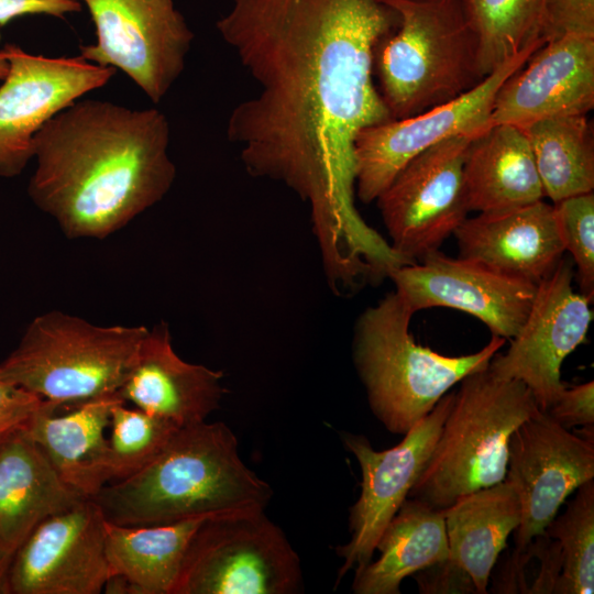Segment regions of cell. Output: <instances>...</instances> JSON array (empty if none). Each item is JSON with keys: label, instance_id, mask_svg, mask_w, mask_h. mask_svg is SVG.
Listing matches in <instances>:
<instances>
[{"label": "cell", "instance_id": "1", "mask_svg": "<svg viewBox=\"0 0 594 594\" xmlns=\"http://www.w3.org/2000/svg\"><path fill=\"white\" fill-rule=\"evenodd\" d=\"M397 23L378 0H232L216 23L258 87L231 111L228 140L250 175L284 184L309 206L328 275L387 251L354 204V140L392 120L374 84V52Z\"/></svg>", "mask_w": 594, "mask_h": 594}, {"label": "cell", "instance_id": "2", "mask_svg": "<svg viewBox=\"0 0 594 594\" xmlns=\"http://www.w3.org/2000/svg\"><path fill=\"white\" fill-rule=\"evenodd\" d=\"M169 124L155 108L78 99L34 140L33 204L70 239H103L161 201L176 167Z\"/></svg>", "mask_w": 594, "mask_h": 594}, {"label": "cell", "instance_id": "3", "mask_svg": "<svg viewBox=\"0 0 594 594\" xmlns=\"http://www.w3.org/2000/svg\"><path fill=\"white\" fill-rule=\"evenodd\" d=\"M272 494L242 461L232 430L202 421L177 429L143 469L90 498L112 524L152 526L264 510Z\"/></svg>", "mask_w": 594, "mask_h": 594}, {"label": "cell", "instance_id": "4", "mask_svg": "<svg viewBox=\"0 0 594 594\" xmlns=\"http://www.w3.org/2000/svg\"><path fill=\"white\" fill-rule=\"evenodd\" d=\"M414 314L395 290L366 308L354 330L353 359L370 407L396 435H405L466 375L486 369L506 342L492 334L475 353L443 355L415 342Z\"/></svg>", "mask_w": 594, "mask_h": 594}, {"label": "cell", "instance_id": "5", "mask_svg": "<svg viewBox=\"0 0 594 594\" xmlns=\"http://www.w3.org/2000/svg\"><path fill=\"white\" fill-rule=\"evenodd\" d=\"M398 23L374 52L378 92L394 120L449 102L484 78L461 0H378Z\"/></svg>", "mask_w": 594, "mask_h": 594}, {"label": "cell", "instance_id": "6", "mask_svg": "<svg viewBox=\"0 0 594 594\" xmlns=\"http://www.w3.org/2000/svg\"><path fill=\"white\" fill-rule=\"evenodd\" d=\"M459 384L433 450L407 497L439 510L503 482L512 433L540 411L522 382L499 377L488 366Z\"/></svg>", "mask_w": 594, "mask_h": 594}, {"label": "cell", "instance_id": "7", "mask_svg": "<svg viewBox=\"0 0 594 594\" xmlns=\"http://www.w3.org/2000/svg\"><path fill=\"white\" fill-rule=\"evenodd\" d=\"M148 328L98 326L52 310L35 317L0 363L11 383L62 407L118 394Z\"/></svg>", "mask_w": 594, "mask_h": 594}, {"label": "cell", "instance_id": "8", "mask_svg": "<svg viewBox=\"0 0 594 594\" xmlns=\"http://www.w3.org/2000/svg\"><path fill=\"white\" fill-rule=\"evenodd\" d=\"M300 560L264 510L204 520L185 553L173 594H292Z\"/></svg>", "mask_w": 594, "mask_h": 594}, {"label": "cell", "instance_id": "9", "mask_svg": "<svg viewBox=\"0 0 594 594\" xmlns=\"http://www.w3.org/2000/svg\"><path fill=\"white\" fill-rule=\"evenodd\" d=\"M546 41L539 38L458 98L409 118L366 127L354 140L355 193L377 199L416 155L455 135L476 136L491 125L497 90Z\"/></svg>", "mask_w": 594, "mask_h": 594}, {"label": "cell", "instance_id": "10", "mask_svg": "<svg viewBox=\"0 0 594 594\" xmlns=\"http://www.w3.org/2000/svg\"><path fill=\"white\" fill-rule=\"evenodd\" d=\"M96 43L80 56L124 73L153 102H160L182 75L194 41L173 0H82Z\"/></svg>", "mask_w": 594, "mask_h": 594}, {"label": "cell", "instance_id": "11", "mask_svg": "<svg viewBox=\"0 0 594 594\" xmlns=\"http://www.w3.org/2000/svg\"><path fill=\"white\" fill-rule=\"evenodd\" d=\"M472 138L455 135L419 153L377 197L389 244L408 262L439 251L468 218L463 163Z\"/></svg>", "mask_w": 594, "mask_h": 594}, {"label": "cell", "instance_id": "12", "mask_svg": "<svg viewBox=\"0 0 594 594\" xmlns=\"http://www.w3.org/2000/svg\"><path fill=\"white\" fill-rule=\"evenodd\" d=\"M9 72L0 86V177L20 175L34 156V140L59 111L116 74L82 56L46 57L15 44L2 48Z\"/></svg>", "mask_w": 594, "mask_h": 594}, {"label": "cell", "instance_id": "13", "mask_svg": "<svg viewBox=\"0 0 594 594\" xmlns=\"http://www.w3.org/2000/svg\"><path fill=\"white\" fill-rule=\"evenodd\" d=\"M453 397L454 392L441 397L391 449L376 451L362 435H342L345 448L360 464L362 482L360 497L350 510V541L337 550L343 559L337 582L349 570L358 571L372 561L383 531L408 497L433 450Z\"/></svg>", "mask_w": 594, "mask_h": 594}, {"label": "cell", "instance_id": "14", "mask_svg": "<svg viewBox=\"0 0 594 594\" xmlns=\"http://www.w3.org/2000/svg\"><path fill=\"white\" fill-rule=\"evenodd\" d=\"M573 271L563 257L537 285L529 314L504 354L488 369L503 378L522 382L544 413L565 385L561 365L585 339L593 312L591 300L573 289Z\"/></svg>", "mask_w": 594, "mask_h": 594}, {"label": "cell", "instance_id": "15", "mask_svg": "<svg viewBox=\"0 0 594 594\" xmlns=\"http://www.w3.org/2000/svg\"><path fill=\"white\" fill-rule=\"evenodd\" d=\"M110 578L106 518L85 497L24 539L8 570V594H99Z\"/></svg>", "mask_w": 594, "mask_h": 594}, {"label": "cell", "instance_id": "16", "mask_svg": "<svg viewBox=\"0 0 594 594\" xmlns=\"http://www.w3.org/2000/svg\"><path fill=\"white\" fill-rule=\"evenodd\" d=\"M594 480V440L571 432L538 411L512 433L505 481L516 491L521 519L515 548L544 532L565 498Z\"/></svg>", "mask_w": 594, "mask_h": 594}, {"label": "cell", "instance_id": "17", "mask_svg": "<svg viewBox=\"0 0 594 594\" xmlns=\"http://www.w3.org/2000/svg\"><path fill=\"white\" fill-rule=\"evenodd\" d=\"M419 262L402 265L389 274L395 290L415 314L433 307L452 308L477 318L492 334L506 340L519 332L537 284L440 251Z\"/></svg>", "mask_w": 594, "mask_h": 594}, {"label": "cell", "instance_id": "18", "mask_svg": "<svg viewBox=\"0 0 594 594\" xmlns=\"http://www.w3.org/2000/svg\"><path fill=\"white\" fill-rule=\"evenodd\" d=\"M594 107V35L544 42L499 87L491 124L524 128L538 120L587 114Z\"/></svg>", "mask_w": 594, "mask_h": 594}, {"label": "cell", "instance_id": "19", "mask_svg": "<svg viewBox=\"0 0 594 594\" xmlns=\"http://www.w3.org/2000/svg\"><path fill=\"white\" fill-rule=\"evenodd\" d=\"M223 373L184 361L175 352L167 323L148 329L119 389L124 403L177 428L206 421L227 392Z\"/></svg>", "mask_w": 594, "mask_h": 594}, {"label": "cell", "instance_id": "20", "mask_svg": "<svg viewBox=\"0 0 594 594\" xmlns=\"http://www.w3.org/2000/svg\"><path fill=\"white\" fill-rule=\"evenodd\" d=\"M459 256L538 285L563 257L553 205L543 199L466 218L454 231Z\"/></svg>", "mask_w": 594, "mask_h": 594}, {"label": "cell", "instance_id": "21", "mask_svg": "<svg viewBox=\"0 0 594 594\" xmlns=\"http://www.w3.org/2000/svg\"><path fill=\"white\" fill-rule=\"evenodd\" d=\"M85 497L24 430H18L0 444V552L13 557L38 524Z\"/></svg>", "mask_w": 594, "mask_h": 594}, {"label": "cell", "instance_id": "22", "mask_svg": "<svg viewBox=\"0 0 594 594\" xmlns=\"http://www.w3.org/2000/svg\"><path fill=\"white\" fill-rule=\"evenodd\" d=\"M470 211L496 213L542 200L543 188L524 130L491 124L472 138L463 163Z\"/></svg>", "mask_w": 594, "mask_h": 594}, {"label": "cell", "instance_id": "23", "mask_svg": "<svg viewBox=\"0 0 594 594\" xmlns=\"http://www.w3.org/2000/svg\"><path fill=\"white\" fill-rule=\"evenodd\" d=\"M441 510L449 558L470 574L477 594L487 593L498 556L520 524L521 508L515 488L504 480L466 494Z\"/></svg>", "mask_w": 594, "mask_h": 594}, {"label": "cell", "instance_id": "24", "mask_svg": "<svg viewBox=\"0 0 594 594\" xmlns=\"http://www.w3.org/2000/svg\"><path fill=\"white\" fill-rule=\"evenodd\" d=\"M119 402H124L119 394L102 396L59 415L61 407L45 400L22 428L63 480L84 496L92 494L94 475L107 447L111 410Z\"/></svg>", "mask_w": 594, "mask_h": 594}, {"label": "cell", "instance_id": "25", "mask_svg": "<svg viewBox=\"0 0 594 594\" xmlns=\"http://www.w3.org/2000/svg\"><path fill=\"white\" fill-rule=\"evenodd\" d=\"M376 550L380 558L355 571L353 592L399 594L406 576L449 558L442 510L406 498L383 531Z\"/></svg>", "mask_w": 594, "mask_h": 594}, {"label": "cell", "instance_id": "26", "mask_svg": "<svg viewBox=\"0 0 594 594\" xmlns=\"http://www.w3.org/2000/svg\"><path fill=\"white\" fill-rule=\"evenodd\" d=\"M207 518L152 526L106 520L110 576L121 578L128 594H173L188 544Z\"/></svg>", "mask_w": 594, "mask_h": 594}, {"label": "cell", "instance_id": "27", "mask_svg": "<svg viewBox=\"0 0 594 594\" xmlns=\"http://www.w3.org/2000/svg\"><path fill=\"white\" fill-rule=\"evenodd\" d=\"M544 197L557 204L594 189V139L586 114L538 120L521 128Z\"/></svg>", "mask_w": 594, "mask_h": 594}, {"label": "cell", "instance_id": "28", "mask_svg": "<svg viewBox=\"0 0 594 594\" xmlns=\"http://www.w3.org/2000/svg\"><path fill=\"white\" fill-rule=\"evenodd\" d=\"M483 78L541 37L543 0H461Z\"/></svg>", "mask_w": 594, "mask_h": 594}, {"label": "cell", "instance_id": "29", "mask_svg": "<svg viewBox=\"0 0 594 594\" xmlns=\"http://www.w3.org/2000/svg\"><path fill=\"white\" fill-rule=\"evenodd\" d=\"M125 405L119 402L111 410V435L94 475L91 496L108 483L127 479L143 469L179 429Z\"/></svg>", "mask_w": 594, "mask_h": 594}, {"label": "cell", "instance_id": "30", "mask_svg": "<svg viewBox=\"0 0 594 594\" xmlns=\"http://www.w3.org/2000/svg\"><path fill=\"white\" fill-rule=\"evenodd\" d=\"M576 490L565 510L544 529L559 542L563 559L556 594L594 592V480Z\"/></svg>", "mask_w": 594, "mask_h": 594}, {"label": "cell", "instance_id": "31", "mask_svg": "<svg viewBox=\"0 0 594 594\" xmlns=\"http://www.w3.org/2000/svg\"><path fill=\"white\" fill-rule=\"evenodd\" d=\"M564 252H570L578 270L581 294L594 295V194L587 193L553 204Z\"/></svg>", "mask_w": 594, "mask_h": 594}, {"label": "cell", "instance_id": "32", "mask_svg": "<svg viewBox=\"0 0 594 594\" xmlns=\"http://www.w3.org/2000/svg\"><path fill=\"white\" fill-rule=\"evenodd\" d=\"M569 33L594 35V0H543L541 37Z\"/></svg>", "mask_w": 594, "mask_h": 594}, {"label": "cell", "instance_id": "33", "mask_svg": "<svg viewBox=\"0 0 594 594\" xmlns=\"http://www.w3.org/2000/svg\"><path fill=\"white\" fill-rule=\"evenodd\" d=\"M44 402L7 380L0 366V444L22 429Z\"/></svg>", "mask_w": 594, "mask_h": 594}, {"label": "cell", "instance_id": "34", "mask_svg": "<svg viewBox=\"0 0 594 594\" xmlns=\"http://www.w3.org/2000/svg\"><path fill=\"white\" fill-rule=\"evenodd\" d=\"M544 413L569 430L594 427V382L564 387Z\"/></svg>", "mask_w": 594, "mask_h": 594}, {"label": "cell", "instance_id": "35", "mask_svg": "<svg viewBox=\"0 0 594 594\" xmlns=\"http://www.w3.org/2000/svg\"><path fill=\"white\" fill-rule=\"evenodd\" d=\"M413 576L422 594H477L470 574L450 558L437 561Z\"/></svg>", "mask_w": 594, "mask_h": 594}, {"label": "cell", "instance_id": "36", "mask_svg": "<svg viewBox=\"0 0 594 594\" xmlns=\"http://www.w3.org/2000/svg\"><path fill=\"white\" fill-rule=\"evenodd\" d=\"M81 11L79 0H0V26L24 15H51L65 18Z\"/></svg>", "mask_w": 594, "mask_h": 594}, {"label": "cell", "instance_id": "37", "mask_svg": "<svg viewBox=\"0 0 594 594\" xmlns=\"http://www.w3.org/2000/svg\"><path fill=\"white\" fill-rule=\"evenodd\" d=\"M11 560V556L0 552V594H8L7 578Z\"/></svg>", "mask_w": 594, "mask_h": 594}, {"label": "cell", "instance_id": "38", "mask_svg": "<svg viewBox=\"0 0 594 594\" xmlns=\"http://www.w3.org/2000/svg\"><path fill=\"white\" fill-rule=\"evenodd\" d=\"M9 72V61L7 58L6 52L0 51V80H3Z\"/></svg>", "mask_w": 594, "mask_h": 594}]
</instances>
